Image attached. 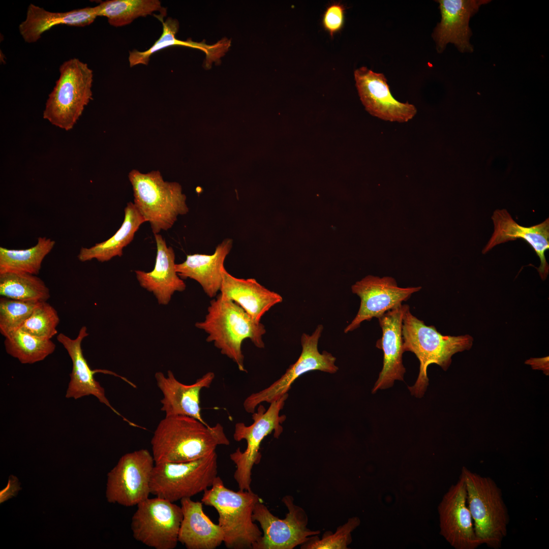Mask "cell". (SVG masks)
I'll return each mask as SVG.
<instances>
[{"instance_id": "cell-19", "label": "cell", "mask_w": 549, "mask_h": 549, "mask_svg": "<svg viewBox=\"0 0 549 549\" xmlns=\"http://www.w3.org/2000/svg\"><path fill=\"white\" fill-rule=\"evenodd\" d=\"M491 218L494 232L482 253L486 254L498 245L522 239L533 248L539 258L540 265L537 269L541 278L544 280L549 271L545 256V252L549 249V219L535 225L524 227L517 223L505 209L495 210Z\"/></svg>"}, {"instance_id": "cell-13", "label": "cell", "mask_w": 549, "mask_h": 549, "mask_svg": "<svg viewBox=\"0 0 549 549\" xmlns=\"http://www.w3.org/2000/svg\"><path fill=\"white\" fill-rule=\"evenodd\" d=\"M282 501L288 510L284 519L273 515L261 500L256 504L252 518L259 522L263 533L252 549H293L313 538L310 536L320 533L307 528L306 512L294 504L291 496H286Z\"/></svg>"}, {"instance_id": "cell-25", "label": "cell", "mask_w": 549, "mask_h": 549, "mask_svg": "<svg viewBox=\"0 0 549 549\" xmlns=\"http://www.w3.org/2000/svg\"><path fill=\"white\" fill-rule=\"evenodd\" d=\"M232 244V239L227 238L218 245L212 255H187L185 261L175 264L178 275L181 279L195 280L208 297H216L222 285L224 261Z\"/></svg>"}, {"instance_id": "cell-20", "label": "cell", "mask_w": 549, "mask_h": 549, "mask_svg": "<svg viewBox=\"0 0 549 549\" xmlns=\"http://www.w3.org/2000/svg\"><path fill=\"white\" fill-rule=\"evenodd\" d=\"M88 335L86 327L83 326L75 339H71L63 333L57 336L58 342L65 348L72 361V370L66 398L77 400L85 396L93 395L129 424L139 426L121 415L112 406L106 396L104 388L95 379L94 375L97 371L90 368L81 348L82 342Z\"/></svg>"}, {"instance_id": "cell-32", "label": "cell", "mask_w": 549, "mask_h": 549, "mask_svg": "<svg viewBox=\"0 0 549 549\" xmlns=\"http://www.w3.org/2000/svg\"><path fill=\"white\" fill-rule=\"evenodd\" d=\"M7 353L22 364H33L45 359L55 349L49 339L38 338L19 329L5 337Z\"/></svg>"}, {"instance_id": "cell-33", "label": "cell", "mask_w": 549, "mask_h": 549, "mask_svg": "<svg viewBox=\"0 0 549 549\" xmlns=\"http://www.w3.org/2000/svg\"><path fill=\"white\" fill-rule=\"evenodd\" d=\"M59 317L56 310L47 301H40L20 329L44 339H49L57 333Z\"/></svg>"}, {"instance_id": "cell-2", "label": "cell", "mask_w": 549, "mask_h": 549, "mask_svg": "<svg viewBox=\"0 0 549 549\" xmlns=\"http://www.w3.org/2000/svg\"><path fill=\"white\" fill-rule=\"evenodd\" d=\"M195 326L207 333L206 341L212 342L241 372H247L241 350L243 340L249 339L258 348L265 346L262 340L265 326L255 322L239 305L221 293L210 300L204 320Z\"/></svg>"}, {"instance_id": "cell-30", "label": "cell", "mask_w": 549, "mask_h": 549, "mask_svg": "<svg viewBox=\"0 0 549 549\" xmlns=\"http://www.w3.org/2000/svg\"><path fill=\"white\" fill-rule=\"evenodd\" d=\"M96 7L98 16L106 17L115 27L128 25L139 17L157 11L164 17L166 15V9L158 0H108Z\"/></svg>"}, {"instance_id": "cell-17", "label": "cell", "mask_w": 549, "mask_h": 549, "mask_svg": "<svg viewBox=\"0 0 549 549\" xmlns=\"http://www.w3.org/2000/svg\"><path fill=\"white\" fill-rule=\"evenodd\" d=\"M408 304H401L378 318L382 329L381 338L376 343L377 348L383 352V367L372 390L391 387L395 380H404L406 372L403 364L402 324Z\"/></svg>"}, {"instance_id": "cell-5", "label": "cell", "mask_w": 549, "mask_h": 549, "mask_svg": "<svg viewBox=\"0 0 549 549\" xmlns=\"http://www.w3.org/2000/svg\"><path fill=\"white\" fill-rule=\"evenodd\" d=\"M134 204L154 234L170 229L180 215L189 212L186 195L176 182L165 181L159 171L143 173L133 169L128 175Z\"/></svg>"}, {"instance_id": "cell-26", "label": "cell", "mask_w": 549, "mask_h": 549, "mask_svg": "<svg viewBox=\"0 0 549 549\" xmlns=\"http://www.w3.org/2000/svg\"><path fill=\"white\" fill-rule=\"evenodd\" d=\"M98 17L97 7H85L65 12H52L30 4L25 19L18 26L24 41L36 42L45 32L59 24L83 27L92 23Z\"/></svg>"}, {"instance_id": "cell-7", "label": "cell", "mask_w": 549, "mask_h": 549, "mask_svg": "<svg viewBox=\"0 0 549 549\" xmlns=\"http://www.w3.org/2000/svg\"><path fill=\"white\" fill-rule=\"evenodd\" d=\"M59 71V78L49 95L43 117L68 131L73 128L92 99L93 72L87 64L76 58L64 62Z\"/></svg>"}, {"instance_id": "cell-14", "label": "cell", "mask_w": 549, "mask_h": 549, "mask_svg": "<svg viewBox=\"0 0 549 549\" xmlns=\"http://www.w3.org/2000/svg\"><path fill=\"white\" fill-rule=\"evenodd\" d=\"M421 287L402 288L391 277L382 278L369 275L357 281L351 287L353 293L360 299L358 311L351 322L344 329L347 333L358 328L364 321L377 319L385 312L407 300Z\"/></svg>"}, {"instance_id": "cell-4", "label": "cell", "mask_w": 549, "mask_h": 549, "mask_svg": "<svg viewBox=\"0 0 549 549\" xmlns=\"http://www.w3.org/2000/svg\"><path fill=\"white\" fill-rule=\"evenodd\" d=\"M260 501L252 490L227 488L217 476L211 488L203 492V504L215 508L218 513V525L224 535L227 548H252L262 535L252 515L256 504Z\"/></svg>"}, {"instance_id": "cell-22", "label": "cell", "mask_w": 549, "mask_h": 549, "mask_svg": "<svg viewBox=\"0 0 549 549\" xmlns=\"http://www.w3.org/2000/svg\"><path fill=\"white\" fill-rule=\"evenodd\" d=\"M154 236L157 254L153 270L149 272L137 270L135 272L140 285L152 293L159 304L167 305L173 294L184 291L186 285L175 270L174 250L167 246L161 235Z\"/></svg>"}, {"instance_id": "cell-23", "label": "cell", "mask_w": 549, "mask_h": 549, "mask_svg": "<svg viewBox=\"0 0 549 549\" xmlns=\"http://www.w3.org/2000/svg\"><path fill=\"white\" fill-rule=\"evenodd\" d=\"M223 280L220 293L239 305L256 322L274 305L283 301L278 293L270 291L253 278L234 277L222 270Z\"/></svg>"}, {"instance_id": "cell-31", "label": "cell", "mask_w": 549, "mask_h": 549, "mask_svg": "<svg viewBox=\"0 0 549 549\" xmlns=\"http://www.w3.org/2000/svg\"><path fill=\"white\" fill-rule=\"evenodd\" d=\"M2 297L22 301H47L50 292L44 281L35 274L22 272L0 274Z\"/></svg>"}, {"instance_id": "cell-3", "label": "cell", "mask_w": 549, "mask_h": 549, "mask_svg": "<svg viewBox=\"0 0 549 549\" xmlns=\"http://www.w3.org/2000/svg\"><path fill=\"white\" fill-rule=\"evenodd\" d=\"M402 334L404 351L413 353L420 363L417 380L413 386L408 387L411 394L417 398L423 396L429 385L427 368L430 364L435 363L447 370L452 356L469 350L473 343V338L469 335H442L435 326H427L423 321L412 315L409 306L403 316Z\"/></svg>"}, {"instance_id": "cell-18", "label": "cell", "mask_w": 549, "mask_h": 549, "mask_svg": "<svg viewBox=\"0 0 549 549\" xmlns=\"http://www.w3.org/2000/svg\"><path fill=\"white\" fill-rule=\"evenodd\" d=\"M441 21L435 28L432 37L438 52H442L449 43L454 44L461 52L473 50L470 43L472 35L469 26L470 18L487 0H439Z\"/></svg>"}, {"instance_id": "cell-1", "label": "cell", "mask_w": 549, "mask_h": 549, "mask_svg": "<svg viewBox=\"0 0 549 549\" xmlns=\"http://www.w3.org/2000/svg\"><path fill=\"white\" fill-rule=\"evenodd\" d=\"M229 444L220 423L210 426L181 415L165 416L151 440L155 464L194 461L216 451L218 445Z\"/></svg>"}, {"instance_id": "cell-36", "label": "cell", "mask_w": 549, "mask_h": 549, "mask_svg": "<svg viewBox=\"0 0 549 549\" xmlns=\"http://www.w3.org/2000/svg\"><path fill=\"white\" fill-rule=\"evenodd\" d=\"M345 8L340 3H334L325 11L322 23L325 29L331 37L339 32L344 22Z\"/></svg>"}, {"instance_id": "cell-37", "label": "cell", "mask_w": 549, "mask_h": 549, "mask_svg": "<svg viewBox=\"0 0 549 549\" xmlns=\"http://www.w3.org/2000/svg\"><path fill=\"white\" fill-rule=\"evenodd\" d=\"M20 489L17 478L13 475H11L9 477L7 486L1 491V503L13 496H15Z\"/></svg>"}, {"instance_id": "cell-12", "label": "cell", "mask_w": 549, "mask_h": 549, "mask_svg": "<svg viewBox=\"0 0 549 549\" xmlns=\"http://www.w3.org/2000/svg\"><path fill=\"white\" fill-rule=\"evenodd\" d=\"M155 464L152 454L146 449L123 455L107 474L108 502L132 507L149 498Z\"/></svg>"}, {"instance_id": "cell-24", "label": "cell", "mask_w": 549, "mask_h": 549, "mask_svg": "<svg viewBox=\"0 0 549 549\" xmlns=\"http://www.w3.org/2000/svg\"><path fill=\"white\" fill-rule=\"evenodd\" d=\"M202 502L180 500L183 517L178 540L188 549H214L224 541L223 531L204 512Z\"/></svg>"}, {"instance_id": "cell-29", "label": "cell", "mask_w": 549, "mask_h": 549, "mask_svg": "<svg viewBox=\"0 0 549 549\" xmlns=\"http://www.w3.org/2000/svg\"><path fill=\"white\" fill-rule=\"evenodd\" d=\"M55 241L39 237L36 245L24 250L0 247V274L6 272L28 273L37 275L45 257L51 251Z\"/></svg>"}, {"instance_id": "cell-28", "label": "cell", "mask_w": 549, "mask_h": 549, "mask_svg": "<svg viewBox=\"0 0 549 549\" xmlns=\"http://www.w3.org/2000/svg\"><path fill=\"white\" fill-rule=\"evenodd\" d=\"M146 222L134 203L129 202L125 208L124 221L119 229L109 239L90 248H81L77 256L80 261L96 259L101 262L123 255V249L133 240L140 226Z\"/></svg>"}, {"instance_id": "cell-35", "label": "cell", "mask_w": 549, "mask_h": 549, "mask_svg": "<svg viewBox=\"0 0 549 549\" xmlns=\"http://www.w3.org/2000/svg\"><path fill=\"white\" fill-rule=\"evenodd\" d=\"M358 517L348 519L346 523L339 527L334 533L325 532L322 539L313 537L303 544L301 548L304 549H347L352 541L351 533L360 525Z\"/></svg>"}, {"instance_id": "cell-16", "label": "cell", "mask_w": 549, "mask_h": 549, "mask_svg": "<svg viewBox=\"0 0 549 549\" xmlns=\"http://www.w3.org/2000/svg\"><path fill=\"white\" fill-rule=\"evenodd\" d=\"M354 76L360 99L372 115L385 121L403 123L416 115L414 105L401 102L393 97L383 74L361 67L354 71Z\"/></svg>"}, {"instance_id": "cell-10", "label": "cell", "mask_w": 549, "mask_h": 549, "mask_svg": "<svg viewBox=\"0 0 549 549\" xmlns=\"http://www.w3.org/2000/svg\"><path fill=\"white\" fill-rule=\"evenodd\" d=\"M183 514L181 506L156 497L137 505L131 523L134 538L155 549H174Z\"/></svg>"}, {"instance_id": "cell-6", "label": "cell", "mask_w": 549, "mask_h": 549, "mask_svg": "<svg viewBox=\"0 0 549 549\" xmlns=\"http://www.w3.org/2000/svg\"><path fill=\"white\" fill-rule=\"evenodd\" d=\"M468 506L476 535L482 544L499 549L507 535L509 516L501 490L490 477L464 467Z\"/></svg>"}, {"instance_id": "cell-15", "label": "cell", "mask_w": 549, "mask_h": 549, "mask_svg": "<svg viewBox=\"0 0 549 549\" xmlns=\"http://www.w3.org/2000/svg\"><path fill=\"white\" fill-rule=\"evenodd\" d=\"M438 512L440 534L452 547L475 549L482 545L475 532L466 484L461 475L443 496Z\"/></svg>"}, {"instance_id": "cell-8", "label": "cell", "mask_w": 549, "mask_h": 549, "mask_svg": "<svg viewBox=\"0 0 549 549\" xmlns=\"http://www.w3.org/2000/svg\"><path fill=\"white\" fill-rule=\"evenodd\" d=\"M288 397V394L286 393L270 403L267 410L262 404L259 405L257 411L252 413L253 422L251 425H247L243 422L235 424L234 440L238 442L245 440L247 442V447L243 451L238 448L230 454L231 460L236 465L234 478L239 489L252 490V470L254 465L260 462V448L264 438L272 433L274 438H278L282 434L283 430L282 424L285 420L286 416L280 415V411Z\"/></svg>"}, {"instance_id": "cell-11", "label": "cell", "mask_w": 549, "mask_h": 549, "mask_svg": "<svg viewBox=\"0 0 549 549\" xmlns=\"http://www.w3.org/2000/svg\"><path fill=\"white\" fill-rule=\"evenodd\" d=\"M323 326L318 325L314 331L302 334L300 338L301 354L296 361L291 364L280 378L268 387L249 395L243 403L245 411L253 413L260 404L270 403L288 393L292 384L300 376L308 372L320 371L333 374L338 371L336 358L330 353L319 351L318 345Z\"/></svg>"}, {"instance_id": "cell-21", "label": "cell", "mask_w": 549, "mask_h": 549, "mask_svg": "<svg viewBox=\"0 0 549 549\" xmlns=\"http://www.w3.org/2000/svg\"><path fill=\"white\" fill-rule=\"evenodd\" d=\"M215 377L213 372H209L193 384L187 385L177 380L170 370L168 371L167 376L161 372H157L155 379L163 395L161 409L165 416L186 415L208 425L201 414L200 393L202 389L210 387Z\"/></svg>"}, {"instance_id": "cell-34", "label": "cell", "mask_w": 549, "mask_h": 549, "mask_svg": "<svg viewBox=\"0 0 549 549\" xmlns=\"http://www.w3.org/2000/svg\"><path fill=\"white\" fill-rule=\"evenodd\" d=\"M40 301L1 297L0 332L5 338L20 329Z\"/></svg>"}, {"instance_id": "cell-9", "label": "cell", "mask_w": 549, "mask_h": 549, "mask_svg": "<svg viewBox=\"0 0 549 549\" xmlns=\"http://www.w3.org/2000/svg\"><path fill=\"white\" fill-rule=\"evenodd\" d=\"M217 473L216 451L192 461L155 464L150 493L172 502L191 498L211 487Z\"/></svg>"}, {"instance_id": "cell-27", "label": "cell", "mask_w": 549, "mask_h": 549, "mask_svg": "<svg viewBox=\"0 0 549 549\" xmlns=\"http://www.w3.org/2000/svg\"><path fill=\"white\" fill-rule=\"evenodd\" d=\"M160 21L163 24L162 34L149 49L142 51L133 50L129 52V62L130 67L138 65H147L151 56L162 49L174 46H183L198 49L203 51L206 54L205 67L208 68L212 63L217 62L224 55L230 45V42L227 39H223L211 45L203 42H194L191 40H178L175 37L179 28L178 21L175 19L168 18L165 21L163 19Z\"/></svg>"}]
</instances>
